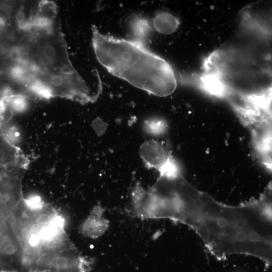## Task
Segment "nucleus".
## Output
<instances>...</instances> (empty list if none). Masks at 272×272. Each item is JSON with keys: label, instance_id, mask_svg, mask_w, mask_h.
Here are the masks:
<instances>
[{"label": "nucleus", "instance_id": "1", "mask_svg": "<svg viewBox=\"0 0 272 272\" xmlns=\"http://www.w3.org/2000/svg\"><path fill=\"white\" fill-rule=\"evenodd\" d=\"M92 44L97 59L110 73L155 96L165 97L177 87L171 65L150 50L146 42L118 38L92 26Z\"/></svg>", "mask_w": 272, "mask_h": 272}, {"label": "nucleus", "instance_id": "2", "mask_svg": "<svg viewBox=\"0 0 272 272\" xmlns=\"http://www.w3.org/2000/svg\"><path fill=\"white\" fill-rule=\"evenodd\" d=\"M34 213L22 188L0 184V272H34L28 246Z\"/></svg>", "mask_w": 272, "mask_h": 272}, {"label": "nucleus", "instance_id": "3", "mask_svg": "<svg viewBox=\"0 0 272 272\" xmlns=\"http://www.w3.org/2000/svg\"><path fill=\"white\" fill-rule=\"evenodd\" d=\"M139 153L145 166L159 172L177 164L164 144L155 140L146 141L141 146Z\"/></svg>", "mask_w": 272, "mask_h": 272}, {"label": "nucleus", "instance_id": "4", "mask_svg": "<svg viewBox=\"0 0 272 272\" xmlns=\"http://www.w3.org/2000/svg\"><path fill=\"white\" fill-rule=\"evenodd\" d=\"M104 209L100 205L92 209L89 216L81 226L83 235L92 238L102 236L107 230L109 221L103 217Z\"/></svg>", "mask_w": 272, "mask_h": 272}, {"label": "nucleus", "instance_id": "5", "mask_svg": "<svg viewBox=\"0 0 272 272\" xmlns=\"http://www.w3.org/2000/svg\"><path fill=\"white\" fill-rule=\"evenodd\" d=\"M153 25L158 32L163 34H170L178 28L179 21L172 15L161 12L157 14L153 20Z\"/></svg>", "mask_w": 272, "mask_h": 272}, {"label": "nucleus", "instance_id": "6", "mask_svg": "<svg viewBox=\"0 0 272 272\" xmlns=\"http://www.w3.org/2000/svg\"><path fill=\"white\" fill-rule=\"evenodd\" d=\"M144 128L149 134L153 135H159L165 130V124L160 119H150L145 121Z\"/></svg>", "mask_w": 272, "mask_h": 272}, {"label": "nucleus", "instance_id": "7", "mask_svg": "<svg viewBox=\"0 0 272 272\" xmlns=\"http://www.w3.org/2000/svg\"><path fill=\"white\" fill-rule=\"evenodd\" d=\"M9 25L8 18L6 16L0 14V34L6 32Z\"/></svg>", "mask_w": 272, "mask_h": 272}]
</instances>
